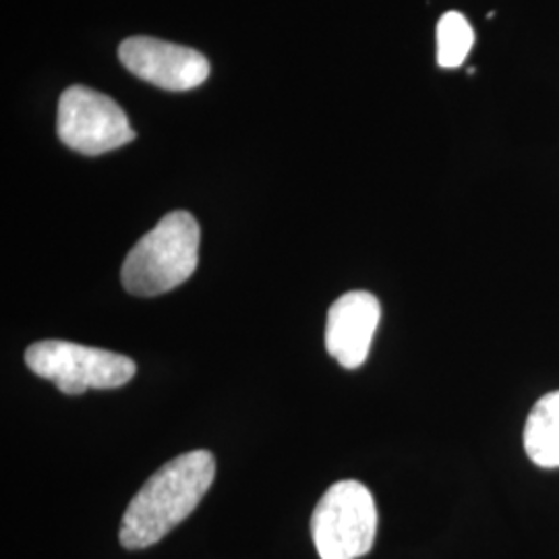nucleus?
I'll use <instances>...</instances> for the list:
<instances>
[{"label": "nucleus", "mask_w": 559, "mask_h": 559, "mask_svg": "<svg viewBox=\"0 0 559 559\" xmlns=\"http://www.w3.org/2000/svg\"><path fill=\"white\" fill-rule=\"evenodd\" d=\"M311 535L320 559H359L378 535V508L359 480L334 483L313 510Z\"/></svg>", "instance_id": "20e7f679"}, {"label": "nucleus", "mask_w": 559, "mask_h": 559, "mask_svg": "<svg viewBox=\"0 0 559 559\" xmlns=\"http://www.w3.org/2000/svg\"><path fill=\"white\" fill-rule=\"evenodd\" d=\"M216 460L207 450H193L166 462L131 500L120 522L124 549H145L164 539L187 519L210 491Z\"/></svg>", "instance_id": "f257e3e1"}, {"label": "nucleus", "mask_w": 559, "mask_h": 559, "mask_svg": "<svg viewBox=\"0 0 559 559\" xmlns=\"http://www.w3.org/2000/svg\"><path fill=\"white\" fill-rule=\"evenodd\" d=\"M27 367L52 381L62 394L80 396L87 390H115L135 378L133 359L64 340H44L25 350Z\"/></svg>", "instance_id": "7ed1b4c3"}, {"label": "nucleus", "mask_w": 559, "mask_h": 559, "mask_svg": "<svg viewBox=\"0 0 559 559\" xmlns=\"http://www.w3.org/2000/svg\"><path fill=\"white\" fill-rule=\"evenodd\" d=\"M380 300L371 293L353 290L334 300L325 323V348L344 369H359L369 357L380 323Z\"/></svg>", "instance_id": "0eeeda50"}, {"label": "nucleus", "mask_w": 559, "mask_h": 559, "mask_svg": "<svg viewBox=\"0 0 559 559\" xmlns=\"http://www.w3.org/2000/svg\"><path fill=\"white\" fill-rule=\"evenodd\" d=\"M524 450L543 468L559 466V390L535 404L524 427Z\"/></svg>", "instance_id": "6e6552de"}, {"label": "nucleus", "mask_w": 559, "mask_h": 559, "mask_svg": "<svg viewBox=\"0 0 559 559\" xmlns=\"http://www.w3.org/2000/svg\"><path fill=\"white\" fill-rule=\"evenodd\" d=\"M475 32L459 11H448L438 23V62L443 69L460 67L471 55Z\"/></svg>", "instance_id": "1a4fd4ad"}, {"label": "nucleus", "mask_w": 559, "mask_h": 559, "mask_svg": "<svg viewBox=\"0 0 559 559\" xmlns=\"http://www.w3.org/2000/svg\"><path fill=\"white\" fill-rule=\"evenodd\" d=\"M57 129L67 147L85 156H100L135 140L119 104L83 85H73L60 96Z\"/></svg>", "instance_id": "39448f33"}, {"label": "nucleus", "mask_w": 559, "mask_h": 559, "mask_svg": "<svg viewBox=\"0 0 559 559\" xmlns=\"http://www.w3.org/2000/svg\"><path fill=\"white\" fill-rule=\"evenodd\" d=\"M119 59L135 78L168 92H189L210 78V62L201 52L158 38L122 41Z\"/></svg>", "instance_id": "423d86ee"}, {"label": "nucleus", "mask_w": 559, "mask_h": 559, "mask_svg": "<svg viewBox=\"0 0 559 559\" xmlns=\"http://www.w3.org/2000/svg\"><path fill=\"white\" fill-rule=\"evenodd\" d=\"M200 224L170 212L124 258L120 280L133 297H158L193 276L200 261Z\"/></svg>", "instance_id": "f03ea898"}]
</instances>
